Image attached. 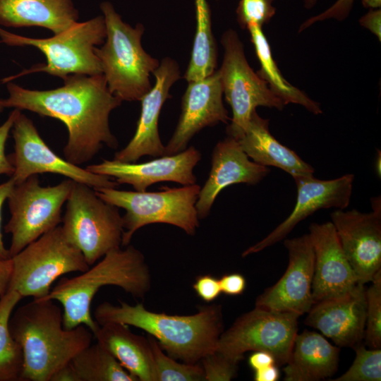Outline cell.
<instances>
[{
    "label": "cell",
    "instance_id": "obj_40",
    "mask_svg": "<svg viewBox=\"0 0 381 381\" xmlns=\"http://www.w3.org/2000/svg\"><path fill=\"white\" fill-rule=\"evenodd\" d=\"M14 186H15V183L11 177L8 181L0 183V259L1 260L11 258L9 250L5 247L4 241H3V234L1 232V213H2V208H3L4 203L7 200Z\"/></svg>",
    "mask_w": 381,
    "mask_h": 381
},
{
    "label": "cell",
    "instance_id": "obj_18",
    "mask_svg": "<svg viewBox=\"0 0 381 381\" xmlns=\"http://www.w3.org/2000/svg\"><path fill=\"white\" fill-rule=\"evenodd\" d=\"M219 71L200 80L188 82L183 96L181 113L164 155L182 152L195 134L207 126L227 123L228 111L222 102Z\"/></svg>",
    "mask_w": 381,
    "mask_h": 381
},
{
    "label": "cell",
    "instance_id": "obj_34",
    "mask_svg": "<svg viewBox=\"0 0 381 381\" xmlns=\"http://www.w3.org/2000/svg\"><path fill=\"white\" fill-rule=\"evenodd\" d=\"M239 362V360L214 351L202 358L200 363L205 380L229 381L236 377Z\"/></svg>",
    "mask_w": 381,
    "mask_h": 381
},
{
    "label": "cell",
    "instance_id": "obj_44",
    "mask_svg": "<svg viewBox=\"0 0 381 381\" xmlns=\"http://www.w3.org/2000/svg\"><path fill=\"white\" fill-rule=\"evenodd\" d=\"M254 373L253 378L255 381H277L280 375L276 364L255 370Z\"/></svg>",
    "mask_w": 381,
    "mask_h": 381
},
{
    "label": "cell",
    "instance_id": "obj_39",
    "mask_svg": "<svg viewBox=\"0 0 381 381\" xmlns=\"http://www.w3.org/2000/svg\"><path fill=\"white\" fill-rule=\"evenodd\" d=\"M221 291L229 296H238L243 293L246 286L245 277L239 273L223 275L219 279Z\"/></svg>",
    "mask_w": 381,
    "mask_h": 381
},
{
    "label": "cell",
    "instance_id": "obj_1",
    "mask_svg": "<svg viewBox=\"0 0 381 381\" xmlns=\"http://www.w3.org/2000/svg\"><path fill=\"white\" fill-rule=\"evenodd\" d=\"M64 80L63 86L48 90L25 89L9 81L8 96L3 103L5 108L28 110L63 122L68 133L64 159L80 165L92 160L103 145L117 147L109 119L122 101L109 91L103 74H73Z\"/></svg>",
    "mask_w": 381,
    "mask_h": 381
},
{
    "label": "cell",
    "instance_id": "obj_38",
    "mask_svg": "<svg viewBox=\"0 0 381 381\" xmlns=\"http://www.w3.org/2000/svg\"><path fill=\"white\" fill-rule=\"evenodd\" d=\"M353 0H338L332 7L326 10L324 13L313 17L302 25L301 30L310 25L312 23L322 20L329 18H334L342 20L349 14Z\"/></svg>",
    "mask_w": 381,
    "mask_h": 381
},
{
    "label": "cell",
    "instance_id": "obj_33",
    "mask_svg": "<svg viewBox=\"0 0 381 381\" xmlns=\"http://www.w3.org/2000/svg\"><path fill=\"white\" fill-rule=\"evenodd\" d=\"M356 356L349 368L332 381H380L381 350L366 349L358 344L355 348Z\"/></svg>",
    "mask_w": 381,
    "mask_h": 381
},
{
    "label": "cell",
    "instance_id": "obj_16",
    "mask_svg": "<svg viewBox=\"0 0 381 381\" xmlns=\"http://www.w3.org/2000/svg\"><path fill=\"white\" fill-rule=\"evenodd\" d=\"M297 188L296 205L289 216L263 239L246 249L242 257L262 251L286 238L301 221L321 209L344 210L351 200L354 175L331 180L313 176L294 178Z\"/></svg>",
    "mask_w": 381,
    "mask_h": 381
},
{
    "label": "cell",
    "instance_id": "obj_45",
    "mask_svg": "<svg viewBox=\"0 0 381 381\" xmlns=\"http://www.w3.org/2000/svg\"><path fill=\"white\" fill-rule=\"evenodd\" d=\"M50 381H80L71 361L60 368L52 376Z\"/></svg>",
    "mask_w": 381,
    "mask_h": 381
},
{
    "label": "cell",
    "instance_id": "obj_48",
    "mask_svg": "<svg viewBox=\"0 0 381 381\" xmlns=\"http://www.w3.org/2000/svg\"><path fill=\"white\" fill-rule=\"evenodd\" d=\"M269 1L272 2L274 0ZM316 1L317 0H304L306 7L308 8L313 7L315 4Z\"/></svg>",
    "mask_w": 381,
    "mask_h": 381
},
{
    "label": "cell",
    "instance_id": "obj_31",
    "mask_svg": "<svg viewBox=\"0 0 381 381\" xmlns=\"http://www.w3.org/2000/svg\"><path fill=\"white\" fill-rule=\"evenodd\" d=\"M155 365L157 381H204L205 375L200 363L178 362L165 354L157 340L147 337Z\"/></svg>",
    "mask_w": 381,
    "mask_h": 381
},
{
    "label": "cell",
    "instance_id": "obj_15",
    "mask_svg": "<svg viewBox=\"0 0 381 381\" xmlns=\"http://www.w3.org/2000/svg\"><path fill=\"white\" fill-rule=\"evenodd\" d=\"M289 262L282 277L259 295L255 307L301 316L314 304L312 294L314 250L308 234L286 239Z\"/></svg>",
    "mask_w": 381,
    "mask_h": 381
},
{
    "label": "cell",
    "instance_id": "obj_12",
    "mask_svg": "<svg viewBox=\"0 0 381 381\" xmlns=\"http://www.w3.org/2000/svg\"><path fill=\"white\" fill-rule=\"evenodd\" d=\"M299 317L255 307L222 332L215 351L240 361L247 351H264L274 357L277 365H285L298 333Z\"/></svg>",
    "mask_w": 381,
    "mask_h": 381
},
{
    "label": "cell",
    "instance_id": "obj_7",
    "mask_svg": "<svg viewBox=\"0 0 381 381\" xmlns=\"http://www.w3.org/2000/svg\"><path fill=\"white\" fill-rule=\"evenodd\" d=\"M200 186L196 183L179 188L164 187L157 192L94 188L104 201L126 210L122 217L121 246L129 245L141 227L154 223L176 226L193 236L199 226L195 207Z\"/></svg>",
    "mask_w": 381,
    "mask_h": 381
},
{
    "label": "cell",
    "instance_id": "obj_32",
    "mask_svg": "<svg viewBox=\"0 0 381 381\" xmlns=\"http://www.w3.org/2000/svg\"><path fill=\"white\" fill-rule=\"evenodd\" d=\"M365 289V325L364 339L372 349L381 347V270Z\"/></svg>",
    "mask_w": 381,
    "mask_h": 381
},
{
    "label": "cell",
    "instance_id": "obj_46",
    "mask_svg": "<svg viewBox=\"0 0 381 381\" xmlns=\"http://www.w3.org/2000/svg\"><path fill=\"white\" fill-rule=\"evenodd\" d=\"M365 8H378L381 6V0H362Z\"/></svg>",
    "mask_w": 381,
    "mask_h": 381
},
{
    "label": "cell",
    "instance_id": "obj_20",
    "mask_svg": "<svg viewBox=\"0 0 381 381\" xmlns=\"http://www.w3.org/2000/svg\"><path fill=\"white\" fill-rule=\"evenodd\" d=\"M314 250L312 294L314 303L353 291L359 284L331 222L309 226Z\"/></svg>",
    "mask_w": 381,
    "mask_h": 381
},
{
    "label": "cell",
    "instance_id": "obj_49",
    "mask_svg": "<svg viewBox=\"0 0 381 381\" xmlns=\"http://www.w3.org/2000/svg\"><path fill=\"white\" fill-rule=\"evenodd\" d=\"M4 109H5V107L3 103V99H0V114L3 112Z\"/></svg>",
    "mask_w": 381,
    "mask_h": 381
},
{
    "label": "cell",
    "instance_id": "obj_11",
    "mask_svg": "<svg viewBox=\"0 0 381 381\" xmlns=\"http://www.w3.org/2000/svg\"><path fill=\"white\" fill-rule=\"evenodd\" d=\"M222 44L224 57L218 71L223 94L233 114L226 133L228 136L238 140L244 134L256 107L282 110L285 104L271 90L267 82L250 68L243 44L234 30H229L224 33Z\"/></svg>",
    "mask_w": 381,
    "mask_h": 381
},
{
    "label": "cell",
    "instance_id": "obj_10",
    "mask_svg": "<svg viewBox=\"0 0 381 381\" xmlns=\"http://www.w3.org/2000/svg\"><path fill=\"white\" fill-rule=\"evenodd\" d=\"M73 183L67 179L55 186H42L35 174L15 184L7 198L11 218L4 226V231L11 235V258L59 226L62 206Z\"/></svg>",
    "mask_w": 381,
    "mask_h": 381
},
{
    "label": "cell",
    "instance_id": "obj_19",
    "mask_svg": "<svg viewBox=\"0 0 381 381\" xmlns=\"http://www.w3.org/2000/svg\"><path fill=\"white\" fill-rule=\"evenodd\" d=\"M154 85L141 99V111L133 137L127 145L114 154L113 159L123 162H136L140 157L150 155L158 157L164 155L158 131V121L164 102L170 97L169 90L180 78L178 64L166 57L153 72Z\"/></svg>",
    "mask_w": 381,
    "mask_h": 381
},
{
    "label": "cell",
    "instance_id": "obj_3",
    "mask_svg": "<svg viewBox=\"0 0 381 381\" xmlns=\"http://www.w3.org/2000/svg\"><path fill=\"white\" fill-rule=\"evenodd\" d=\"M98 305L94 311L99 325L119 322L140 328L159 342L167 354L187 363H200L214 351L223 332L221 306L201 307L190 315H167L152 312L142 303L131 306L119 301Z\"/></svg>",
    "mask_w": 381,
    "mask_h": 381
},
{
    "label": "cell",
    "instance_id": "obj_23",
    "mask_svg": "<svg viewBox=\"0 0 381 381\" xmlns=\"http://www.w3.org/2000/svg\"><path fill=\"white\" fill-rule=\"evenodd\" d=\"M339 347L325 336L304 330L296 335L283 368L285 381H318L332 376L338 368Z\"/></svg>",
    "mask_w": 381,
    "mask_h": 381
},
{
    "label": "cell",
    "instance_id": "obj_47",
    "mask_svg": "<svg viewBox=\"0 0 381 381\" xmlns=\"http://www.w3.org/2000/svg\"><path fill=\"white\" fill-rule=\"evenodd\" d=\"M380 151L377 150V155L376 157V161H375V169L376 173L377 175L380 176Z\"/></svg>",
    "mask_w": 381,
    "mask_h": 381
},
{
    "label": "cell",
    "instance_id": "obj_14",
    "mask_svg": "<svg viewBox=\"0 0 381 381\" xmlns=\"http://www.w3.org/2000/svg\"><path fill=\"white\" fill-rule=\"evenodd\" d=\"M373 211L335 210L331 214L342 250L357 282H370L381 270V200L371 199Z\"/></svg>",
    "mask_w": 381,
    "mask_h": 381
},
{
    "label": "cell",
    "instance_id": "obj_41",
    "mask_svg": "<svg viewBox=\"0 0 381 381\" xmlns=\"http://www.w3.org/2000/svg\"><path fill=\"white\" fill-rule=\"evenodd\" d=\"M274 364V357L267 351H255L248 358V365L254 371Z\"/></svg>",
    "mask_w": 381,
    "mask_h": 381
},
{
    "label": "cell",
    "instance_id": "obj_5",
    "mask_svg": "<svg viewBox=\"0 0 381 381\" xmlns=\"http://www.w3.org/2000/svg\"><path fill=\"white\" fill-rule=\"evenodd\" d=\"M107 36L104 45L96 47L109 91L121 101H140L150 91V73L159 61L142 47L144 26L125 23L109 1L100 4Z\"/></svg>",
    "mask_w": 381,
    "mask_h": 381
},
{
    "label": "cell",
    "instance_id": "obj_42",
    "mask_svg": "<svg viewBox=\"0 0 381 381\" xmlns=\"http://www.w3.org/2000/svg\"><path fill=\"white\" fill-rule=\"evenodd\" d=\"M360 23L361 25L370 30L380 40L381 39V12L380 9L370 10L368 13L363 16Z\"/></svg>",
    "mask_w": 381,
    "mask_h": 381
},
{
    "label": "cell",
    "instance_id": "obj_27",
    "mask_svg": "<svg viewBox=\"0 0 381 381\" xmlns=\"http://www.w3.org/2000/svg\"><path fill=\"white\" fill-rule=\"evenodd\" d=\"M246 28L250 32L252 42L261 65V68L257 74L267 82L271 90L282 100L285 105L294 103L304 107L315 114H321L322 110L318 103L291 85L281 74L261 27L257 24L250 23Z\"/></svg>",
    "mask_w": 381,
    "mask_h": 381
},
{
    "label": "cell",
    "instance_id": "obj_37",
    "mask_svg": "<svg viewBox=\"0 0 381 381\" xmlns=\"http://www.w3.org/2000/svg\"><path fill=\"white\" fill-rule=\"evenodd\" d=\"M193 288L197 295L207 303L216 299L222 293L219 279L210 274L197 277Z\"/></svg>",
    "mask_w": 381,
    "mask_h": 381
},
{
    "label": "cell",
    "instance_id": "obj_28",
    "mask_svg": "<svg viewBox=\"0 0 381 381\" xmlns=\"http://www.w3.org/2000/svg\"><path fill=\"white\" fill-rule=\"evenodd\" d=\"M196 30L190 62L184 74L187 82L214 73L217 48L211 28L210 11L206 0H195Z\"/></svg>",
    "mask_w": 381,
    "mask_h": 381
},
{
    "label": "cell",
    "instance_id": "obj_36",
    "mask_svg": "<svg viewBox=\"0 0 381 381\" xmlns=\"http://www.w3.org/2000/svg\"><path fill=\"white\" fill-rule=\"evenodd\" d=\"M20 111L18 109H14L0 126V176L7 175L11 177L13 173L14 169L9 157L6 155L5 147L13 123Z\"/></svg>",
    "mask_w": 381,
    "mask_h": 381
},
{
    "label": "cell",
    "instance_id": "obj_35",
    "mask_svg": "<svg viewBox=\"0 0 381 381\" xmlns=\"http://www.w3.org/2000/svg\"><path fill=\"white\" fill-rule=\"evenodd\" d=\"M236 13L242 28L250 23L261 27L274 16L275 8L269 0H241Z\"/></svg>",
    "mask_w": 381,
    "mask_h": 381
},
{
    "label": "cell",
    "instance_id": "obj_6",
    "mask_svg": "<svg viewBox=\"0 0 381 381\" xmlns=\"http://www.w3.org/2000/svg\"><path fill=\"white\" fill-rule=\"evenodd\" d=\"M107 36L103 16L84 22H77L67 30L49 38H30L10 32L0 27V44L12 47L32 46L45 56L46 64H39L15 76L6 77L2 83L12 81L27 74L44 72L63 80L69 75L102 74L97 46Z\"/></svg>",
    "mask_w": 381,
    "mask_h": 381
},
{
    "label": "cell",
    "instance_id": "obj_30",
    "mask_svg": "<svg viewBox=\"0 0 381 381\" xmlns=\"http://www.w3.org/2000/svg\"><path fill=\"white\" fill-rule=\"evenodd\" d=\"M23 297L7 291L0 297V381H21L23 353L8 326L14 308Z\"/></svg>",
    "mask_w": 381,
    "mask_h": 381
},
{
    "label": "cell",
    "instance_id": "obj_24",
    "mask_svg": "<svg viewBox=\"0 0 381 381\" xmlns=\"http://www.w3.org/2000/svg\"><path fill=\"white\" fill-rule=\"evenodd\" d=\"M72 0H0V25L41 27L59 34L78 22Z\"/></svg>",
    "mask_w": 381,
    "mask_h": 381
},
{
    "label": "cell",
    "instance_id": "obj_9",
    "mask_svg": "<svg viewBox=\"0 0 381 381\" xmlns=\"http://www.w3.org/2000/svg\"><path fill=\"white\" fill-rule=\"evenodd\" d=\"M61 222L66 236L90 266L121 248L123 226L119 207L104 201L89 186L74 181Z\"/></svg>",
    "mask_w": 381,
    "mask_h": 381
},
{
    "label": "cell",
    "instance_id": "obj_43",
    "mask_svg": "<svg viewBox=\"0 0 381 381\" xmlns=\"http://www.w3.org/2000/svg\"><path fill=\"white\" fill-rule=\"evenodd\" d=\"M12 268L11 258L5 260L0 259V297L7 291L12 274Z\"/></svg>",
    "mask_w": 381,
    "mask_h": 381
},
{
    "label": "cell",
    "instance_id": "obj_22",
    "mask_svg": "<svg viewBox=\"0 0 381 381\" xmlns=\"http://www.w3.org/2000/svg\"><path fill=\"white\" fill-rule=\"evenodd\" d=\"M270 172L267 167L250 161L236 139L228 136L219 141L212 152L209 176L200 188L195 204L199 219L207 217L224 188L236 183L256 185Z\"/></svg>",
    "mask_w": 381,
    "mask_h": 381
},
{
    "label": "cell",
    "instance_id": "obj_4",
    "mask_svg": "<svg viewBox=\"0 0 381 381\" xmlns=\"http://www.w3.org/2000/svg\"><path fill=\"white\" fill-rule=\"evenodd\" d=\"M126 246L107 253L78 276L61 278L43 298L61 304L64 328L71 329L84 325L94 336L99 325L92 316L90 306L95 295L104 286H119L137 298H144L150 291L151 276L145 256L134 246Z\"/></svg>",
    "mask_w": 381,
    "mask_h": 381
},
{
    "label": "cell",
    "instance_id": "obj_25",
    "mask_svg": "<svg viewBox=\"0 0 381 381\" xmlns=\"http://www.w3.org/2000/svg\"><path fill=\"white\" fill-rule=\"evenodd\" d=\"M237 140L243 152L257 164L275 167L293 178L313 175V167L280 143L270 132L268 119H262L255 111L244 134Z\"/></svg>",
    "mask_w": 381,
    "mask_h": 381
},
{
    "label": "cell",
    "instance_id": "obj_13",
    "mask_svg": "<svg viewBox=\"0 0 381 381\" xmlns=\"http://www.w3.org/2000/svg\"><path fill=\"white\" fill-rule=\"evenodd\" d=\"M11 133L14 151L8 157L13 167L11 178L15 184L32 175L56 174L93 188H116L119 183L111 177L92 173L57 155L41 138L32 121L21 111L17 116Z\"/></svg>",
    "mask_w": 381,
    "mask_h": 381
},
{
    "label": "cell",
    "instance_id": "obj_17",
    "mask_svg": "<svg viewBox=\"0 0 381 381\" xmlns=\"http://www.w3.org/2000/svg\"><path fill=\"white\" fill-rule=\"evenodd\" d=\"M201 159V154L193 146L171 155H163L145 162H123L102 159L85 169L92 173L116 179L119 184H129L136 191H146L152 184L172 181L188 186L197 179L193 169Z\"/></svg>",
    "mask_w": 381,
    "mask_h": 381
},
{
    "label": "cell",
    "instance_id": "obj_2",
    "mask_svg": "<svg viewBox=\"0 0 381 381\" xmlns=\"http://www.w3.org/2000/svg\"><path fill=\"white\" fill-rule=\"evenodd\" d=\"M8 326L23 353L21 381H50L53 374L91 344L84 325L67 329L63 313L51 299H33L12 313Z\"/></svg>",
    "mask_w": 381,
    "mask_h": 381
},
{
    "label": "cell",
    "instance_id": "obj_26",
    "mask_svg": "<svg viewBox=\"0 0 381 381\" xmlns=\"http://www.w3.org/2000/svg\"><path fill=\"white\" fill-rule=\"evenodd\" d=\"M94 337L138 381H157L147 337L135 334L128 325L119 322L99 325Z\"/></svg>",
    "mask_w": 381,
    "mask_h": 381
},
{
    "label": "cell",
    "instance_id": "obj_29",
    "mask_svg": "<svg viewBox=\"0 0 381 381\" xmlns=\"http://www.w3.org/2000/svg\"><path fill=\"white\" fill-rule=\"evenodd\" d=\"M71 363L80 381H138L98 342L78 352Z\"/></svg>",
    "mask_w": 381,
    "mask_h": 381
},
{
    "label": "cell",
    "instance_id": "obj_21",
    "mask_svg": "<svg viewBox=\"0 0 381 381\" xmlns=\"http://www.w3.org/2000/svg\"><path fill=\"white\" fill-rule=\"evenodd\" d=\"M365 291L364 284H358L346 294L314 303L304 322L336 346L354 349L364 338Z\"/></svg>",
    "mask_w": 381,
    "mask_h": 381
},
{
    "label": "cell",
    "instance_id": "obj_8",
    "mask_svg": "<svg viewBox=\"0 0 381 381\" xmlns=\"http://www.w3.org/2000/svg\"><path fill=\"white\" fill-rule=\"evenodd\" d=\"M11 260L12 274L7 291L33 299L46 297L59 277L83 272L90 267L82 252L67 238L60 225L26 246Z\"/></svg>",
    "mask_w": 381,
    "mask_h": 381
}]
</instances>
